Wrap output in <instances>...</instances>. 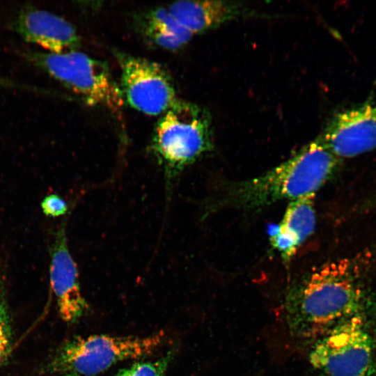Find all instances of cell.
I'll list each match as a JSON object with an SVG mask.
<instances>
[{
  "mask_svg": "<svg viewBox=\"0 0 376 376\" xmlns=\"http://www.w3.org/2000/svg\"><path fill=\"white\" fill-rule=\"evenodd\" d=\"M357 262L344 258L327 263L290 291L285 315L292 336L315 342L358 313L363 292Z\"/></svg>",
  "mask_w": 376,
  "mask_h": 376,
  "instance_id": "obj_1",
  "label": "cell"
},
{
  "mask_svg": "<svg viewBox=\"0 0 376 376\" xmlns=\"http://www.w3.org/2000/svg\"><path fill=\"white\" fill-rule=\"evenodd\" d=\"M340 161L318 137L267 172L234 184L228 189L224 201L252 210L315 194L333 177Z\"/></svg>",
  "mask_w": 376,
  "mask_h": 376,
  "instance_id": "obj_2",
  "label": "cell"
},
{
  "mask_svg": "<svg viewBox=\"0 0 376 376\" xmlns=\"http://www.w3.org/2000/svg\"><path fill=\"white\" fill-rule=\"evenodd\" d=\"M211 117L203 107L178 100L158 120L150 151L168 182L213 146Z\"/></svg>",
  "mask_w": 376,
  "mask_h": 376,
  "instance_id": "obj_3",
  "label": "cell"
},
{
  "mask_svg": "<svg viewBox=\"0 0 376 376\" xmlns=\"http://www.w3.org/2000/svg\"><path fill=\"white\" fill-rule=\"evenodd\" d=\"M164 338L162 331L146 337L93 335L64 344L47 366L52 373L73 372L93 376L115 363L153 353Z\"/></svg>",
  "mask_w": 376,
  "mask_h": 376,
  "instance_id": "obj_4",
  "label": "cell"
},
{
  "mask_svg": "<svg viewBox=\"0 0 376 376\" xmlns=\"http://www.w3.org/2000/svg\"><path fill=\"white\" fill-rule=\"evenodd\" d=\"M35 65L80 95L91 106L118 113L123 106L120 88L101 61L77 50L61 54L30 52Z\"/></svg>",
  "mask_w": 376,
  "mask_h": 376,
  "instance_id": "obj_5",
  "label": "cell"
},
{
  "mask_svg": "<svg viewBox=\"0 0 376 376\" xmlns=\"http://www.w3.org/2000/svg\"><path fill=\"white\" fill-rule=\"evenodd\" d=\"M373 341L355 313L315 342L308 359L327 376H362L373 366Z\"/></svg>",
  "mask_w": 376,
  "mask_h": 376,
  "instance_id": "obj_6",
  "label": "cell"
},
{
  "mask_svg": "<svg viewBox=\"0 0 376 376\" xmlns=\"http://www.w3.org/2000/svg\"><path fill=\"white\" fill-rule=\"evenodd\" d=\"M121 93L131 107L149 116L164 113L178 100L162 67L146 58L120 56Z\"/></svg>",
  "mask_w": 376,
  "mask_h": 376,
  "instance_id": "obj_7",
  "label": "cell"
},
{
  "mask_svg": "<svg viewBox=\"0 0 376 376\" xmlns=\"http://www.w3.org/2000/svg\"><path fill=\"white\" fill-rule=\"evenodd\" d=\"M319 137L340 159L376 149V104L366 102L338 113Z\"/></svg>",
  "mask_w": 376,
  "mask_h": 376,
  "instance_id": "obj_8",
  "label": "cell"
},
{
  "mask_svg": "<svg viewBox=\"0 0 376 376\" xmlns=\"http://www.w3.org/2000/svg\"><path fill=\"white\" fill-rule=\"evenodd\" d=\"M49 279L61 318L77 321L88 308L79 282L77 265L70 252L65 224L56 230L50 249Z\"/></svg>",
  "mask_w": 376,
  "mask_h": 376,
  "instance_id": "obj_9",
  "label": "cell"
},
{
  "mask_svg": "<svg viewBox=\"0 0 376 376\" xmlns=\"http://www.w3.org/2000/svg\"><path fill=\"white\" fill-rule=\"evenodd\" d=\"M11 27L24 40L41 46L47 52L77 50L80 45L79 35L71 23L53 13L32 6L22 8Z\"/></svg>",
  "mask_w": 376,
  "mask_h": 376,
  "instance_id": "obj_10",
  "label": "cell"
},
{
  "mask_svg": "<svg viewBox=\"0 0 376 376\" xmlns=\"http://www.w3.org/2000/svg\"><path fill=\"white\" fill-rule=\"evenodd\" d=\"M315 194L290 201L277 232L270 238L271 245L285 263L291 260L315 229Z\"/></svg>",
  "mask_w": 376,
  "mask_h": 376,
  "instance_id": "obj_11",
  "label": "cell"
},
{
  "mask_svg": "<svg viewBox=\"0 0 376 376\" xmlns=\"http://www.w3.org/2000/svg\"><path fill=\"white\" fill-rule=\"evenodd\" d=\"M167 9L193 36L242 16L245 8L228 1H179Z\"/></svg>",
  "mask_w": 376,
  "mask_h": 376,
  "instance_id": "obj_12",
  "label": "cell"
},
{
  "mask_svg": "<svg viewBox=\"0 0 376 376\" xmlns=\"http://www.w3.org/2000/svg\"><path fill=\"white\" fill-rule=\"evenodd\" d=\"M141 29L153 44L172 51L182 48L193 36L167 8H156L146 12L141 19Z\"/></svg>",
  "mask_w": 376,
  "mask_h": 376,
  "instance_id": "obj_13",
  "label": "cell"
},
{
  "mask_svg": "<svg viewBox=\"0 0 376 376\" xmlns=\"http://www.w3.org/2000/svg\"><path fill=\"white\" fill-rule=\"evenodd\" d=\"M12 343L13 329L6 299L5 279L0 274V366L8 356Z\"/></svg>",
  "mask_w": 376,
  "mask_h": 376,
  "instance_id": "obj_14",
  "label": "cell"
},
{
  "mask_svg": "<svg viewBox=\"0 0 376 376\" xmlns=\"http://www.w3.org/2000/svg\"><path fill=\"white\" fill-rule=\"evenodd\" d=\"M173 357L171 350L156 361L136 363L121 369L115 376H163Z\"/></svg>",
  "mask_w": 376,
  "mask_h": 376,
  "instance_id": "obj_15",
  "label": "cell"
},
{
  "mask_svg": "<svg viewBox=\"0 0 376 376\" xmlns=\"http://www.w3.org/2000/svg\"><path fill=\"white\" fill-rule=\"evenodd\" d=\"M43 213L50 217H58L68 212L66 201L56 194L46 196L41 202Z\"/></svg>",
  "mask_w": 376,
  "mask_h": 376,
  "instance_id": "obj_16",
  "label": "cell"
},
{
  "mask_svg": "<svg viewBox=\"0 0 376 376\" xmlns=\"http://www.w3.org/2000/svg\"><path fill=\"white\" fill-rule=\"evenodd\" d=\"M362 376H376V367L373 364L369 370Z\"/></svg>",
  "mask_w": 376,
  "mask_h": 376,
  "instance_id": "obj_17",
  "label": "cell"
},
{
  "mask_svg": "<svg viewBox=\"0 0 376 376\" xmlns=\"http://www.w3.org/2000/svg\"><path fill=\"white\" fill-rule=\"evenodd\" d=\"M65 376H78V375H77L75 374H68V375H66Z\"/></svg>",
  "mask_w": 376,
  "mask_h": 376,
  "instance_id": "obj_18",
  "label": "cell"
}]
</instances>
